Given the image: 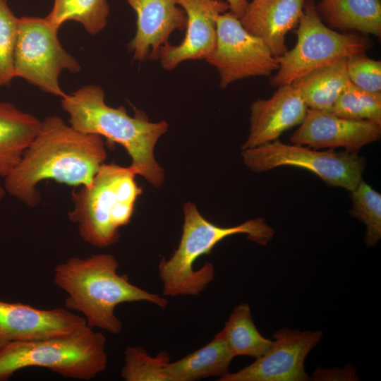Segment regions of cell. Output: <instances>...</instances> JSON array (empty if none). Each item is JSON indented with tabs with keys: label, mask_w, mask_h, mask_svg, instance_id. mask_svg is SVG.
<instances>
[{
	"label": "cell",
	"mask_w": 381,
	"mask_h": 381,
	"mask_svg": "<svg viewBox=\"0 0 381 381\" xmlns=\"http://www.w3.org/2000/svg\"><path fill=\"white\" fill-rule=\"evenodd\" d=\"M107 158L103 138L81 132L59 116L46 117L18 164L5 177L4 189L29 207L37 206L44 180L87 186Z\"/></svg>",
	"instance_id": "6da1fadb"
},
{
	"label": "cell",
	"mask_w": 381,
	"mask_h": 381,
	"mask_svg": "<svg viewBox=\"0 0 381 381\" xmlns=\"http://www.w3.org/2000/svg\"><path fill=\"white\" fill-rule=\"evenodd\" d=\"M119 262L109 253L85 258L73 257L54 268V282L67 294L64 307L80 313L87 327L119 334L122 322L114 313L122 303L147 301L161 308L167 301L131 284L126 274H119Z\"/></svg>",
	"instance_id": "7a4b0ae2"
},
{
	"label": "cell",
	"mask_w": 381,
	"mask_h": 381,
	"mask_svg": "<svg viewBox=\"0 0 381 381\" xmlns=\"http://www.w3.org/2000/svg\"><path fill=\"white\" fill-rule=\"evenodd\" d=\"M61 103L69 115L71 126L120 144L131 157L129 167L136 175L156 188L162 185L164 171L155 159L154 150L159 138L168 130L166 121L151 122L142 111L131 116L123 106L109 107L103 89L95 85L66 94Z\"/></svg>",
	"instance_id": "3957f363"
},
{
	"label": "cell",
	"mask_w": 381,
	"mask_h": 381,
	"mask_svg": "<svg viewBox=\"0 0 381 381\" xmlns=\"http://www.w3.org/2000/svg\"><path fill=\"white\" fill-rule=\"evenodd\" d=\"M184 222L179 244L169 259L162 258L159 265L163 295L168 296H196L214 279L213 264L206 262L194 270V262L210 253L219 241L227 236L244 234L248 239L265 246L274 235V229L261 217L251 219L231 227L217 226L205 219L192 202L183 206Z\"/></svg>",
	"instance_id": "277c9868"
},
{
	"label": "cell",
	"mask_w": 381,
	"mask_h": 381,
	"mask_svg": "<svg viewBox=\"0 0 381 381\" xmlns=\"http://www.w3.org/2000/svg\"><path fill=\"white\" fill-rule=\"evenodd\" d=\"M107 365L106 337L87 326L66 334L0 344V381L30 367L88 380Z\"/></svg>",
	"instance_id": "5b68a950"
},
{
	"label": "cell",
	"mask_w": 381,
	"mask_h": 381,
	"mask_svg": "<svg viewBox=\"0 0 381 381\" xmlns=\"http://www.w3.org/2000/svg\"><path fill=\"white\" fill-rule=\"evenodd\" d=\"M135 175L129 166L104 163L90 185L72 192L74 206L68 217L83 241L98 248L118 241L119 229L129 223L142 193Z\"/></svg>",
	"instance_id": "8992f818"
},
{
	"label": "cell",
	"mask_w": 381,
	"mask_h": 381,
	"mask_svg": "<svg viewBox=\"0 0 381 381\" xmlns=\"http://www.w3.org/2000/svg\"><path fill=\"white\" fill-rule=\"evenodd\" d=\"M298 25L295 47L277 57L279 68L270 78L272 87L291 84L314 69L365 52L373 44L369 38L340 33L327 26L314 0H306Z\"/></svg>",
	"instance_id": "52a82bcc"
},
{
	"label": "cell",
	"mask_w": 381,
	"mask_h": 381,
	"mask_svg": "<svg viewBox=\"0 0 381 381\" xmlns=\"http://www.w3.org/2000/svg\"><path fill=\"white\" fill-rule=\"evenodd\" d=\"M244 164L253 171L261 173L281 166L308 169L327 185L352 191L361 181L365 158L356 153L318 151L309 147L282 143L278 139L242 150Z\"/></svg>",
	"instance_id": "ba28073f"
},
{
	"label": "cell",
	"mask_w": 381,
	"mask_h": 381,
	"mask_svg": "<svg viewBox=\"0 0 381 381\" xmlns=\"http://www.w3.org/2000/svg\"><path fill=\"white\" fill-rule=\"evenodd\" d=\"M58 30L45 18L18 20L14 52V74L42 90L63 97L59 78L64 70L78 73L81 67L58 38Z\"/></svg>",
	"instance_id": "9c48e42d"
},
{
	"label": "cell",
	"mask_w": 381,
	"mask_h": 381,
	"mask_svg": "<svg viewBox=\"0 0 381 381\" xmlns=\"http://www.w3.org/2000/svg\"><path fill=\"white\" fill-rule=\"evenodd\" d=\"M205 60L217 69L222 88L241 79L269 76L279 68L277 57L231 11L219 16L216 44Z\"/></svg>",
	"instance_id": "30bf717a"
},
{
	"label": "cell",
	"mask_w": 381,
	"mask_h": 381,
	"mask_svg": "<svg viewBox=\"0 0 381 381\" xmlns=\"http://www.w3.org/2000/svg\"><path fill=\"white\" fill-rule=\"evenodd\" d=\"M320 331L281 328L269 350L255 361L235 373H226L219 381H306L304 369L308 353L319 343Z\"/></svg>",
	"instance_id": "8fae6325"
},
{
	"label": "cell",
	"mask_w": 381,
	"mask_h": 381,
	"mask_svg": "<svg viewBox=\"0 0 381 381\" xmlns=\"http://www.w3.org/2000/svg\"><path fill=\"white\" fill-rule=\"evenodd\" d=\"M380 137L381 125L373 121L349 119L331 111L308 109L290 140L315 150L343 147L358 154L363 147L378 141Z\"/></svg>",
	"instance_id": "7c38bea8"
},
{
	"label": "cell",
	"mask_w": 381,
	"mask_h": 381,
	"mask_svg": "<svg viewBox=\"0 0 381 381\" xmlns=\"http://www.w3.org/2000/svg\"><path fill=\"white\" fill-rule=\"evenodd\" d=\"M176 1L186 15V32L179 44L167 42L160 48L159 59L167 71L187 60L205 59L216 44L217 18L229 9L222 0Z\"/></svg>",
	"instance_id": "4fadbf2b"
},
{
	"label": "cell",
	"mask_w": 381,
	"mask_h": 381,
	"mask_svg": "<svg viewBox=\"0 0 381 381\" xmlns=\"http://www.w3.org/2000/svg\"><path fill=\"white\" fill-rule=\"evenodd\" d=\"M87 326L83 316L65 307L43 310L0 300V344L66 334Z\"/></svg>",
	"instance_id": "5bb4252c"
},
{
	"label": "cell",
	"mask_w": 381,
	"mask_h": 381,
	"mask_svg": "<svg viewBox=\"0 0 381 381\" xmlns=\"http://www.w3.org/2000/svg\"><path fill=\"white\" fill-rule=\"evenodd\" d=\"M137 16L136 32L128 44L138 61L159 59L162 46L175 30L186 28V15L176 0H126Z\"/></svg>",
	"instance_id": "9a60e30c"
},
{
	"label": "cell",
	"mask_w": 381,
	"mask_h": 381,
	"mask_svg": "<svg viewBox=\"0 0 381 381\" xmlns=\"http://www.w3.org/2000/svg\"><path fill=\"white\" fill-rule=\"evenodd\" d=\"M308 109L301 95L291 84L277 87L269 99L254 101L250 106L249 134L242 150L278 139L286 131L300 125Z\"/></svg>",
	"instance_id": "2e32d148"
},
{
	"label": "cell",
	"mask_w": 381,
	"mask_h": 381,
	"mask_svg": "<svg viewBox=\"0 0 381 381\" xmlns=\"http://www.w3.org/2000/svg\"><path fill=\"white\" fill-rule=\"evenodd\" d=\"M306 0H252L239 18L244 29L261 39L274 56L288 50L285 37L297 24Z\"/></svg>",
	"instance_id": "e0dca14e"
},
{
	"label": "cell",
	"mask_w": 381,
	"mask_h": 381,
	"mask_svg": "<svg viewBox=\"0 0 381 381\" xmlns=\"http://www.w3.org/2000/svg\"><path fill=\"white\" fill-rule=\"evenodd\" d=\"M40 124L34 115L0 102V176L6 177L18 164Z\"/></svg>",
	"instance_id": "ac0fdd59"
},
{
	"label": "cell",
	"mask_w": 381,
	"mask_h": 381,
	"mask_svg": "<svg viewBox=\"0 0 381 381\" xmlns=\"http://www.w3.org/2000/svg\"><path fill=\"white\" fill-rule=\"evenodd\" d=\"M343 58L314 69L291 83L308 109L331 111L342 91L351 83Z\"/></svg>",
	"instance_id": "d6986e66"
},
{
	"label": "cell",
	"mask_w": 381,
	"mask_h": 381,
	"mask_svg": "<svg viewBox=\"0 0 381 381\" xmlns=\"http://www.w3.org/2000/svg\"><path fill=\"white\" fill-rule=\"evenodd\" d=\"M316 8L331 28L381 36L380 0H320Z\"/></svg>",
	"instance_id": "ffe728a7"
},
{
	"label": "cell",
	"mask_w": 381,
	"mask_h": 381,
	"mask_svg": "<svg viewBox=\"0 0 381 381\" xmlns=\"http://www.w3.org/2000/svg\"><path fill=\"white\" fill-rule=\"evenodd\" d=\"M234 356L221 332L202 348L174 362L167 368L169 381H194L212 376H222Z\"/></svg>",
	"instance_id": "44dd1931"
},
{
	"label": "cell",
	"mask_w": 381,
	"mask_h": 381,
	"mask_svg": "<svg viewBox=\"0 0 381 381\" xmlns=\"http://www.w3.org/2000/svg\"><path fill=\"white\" fill-rule=\"evenodd\" d=\"M221 332L234 357L247 356L259 358L273 344L272 340L262 337L257 329L247 303L235 307Z\"/></svg>",
	"instance_id": "7402d4cb"
},
{
	"label": "cell",
	"mask_w": 381,
	"mask_h": 381,
	"mask_svg": "<svg viewBox=\"0 0 381 381\" xmlns=\"http://www.w3.org/2000/svg\"><path fill=\"white\" fill-rule=\"evenodd\" d=\"M109 6L107 0H54L46 20L56 29L66 22L80 23L90 35L100 32L107 24Z\"/></svg>",
	"instance_id": "603a6c76"
},
{
	"label": "cell",
	"mask_w": 381,
	"mask_h": 381,
	"mask_svg": "<svg viewBox=\"0 0 381 381\" xmlns=\"http://www.w3.org/2000/svg\"><path fill=\"white\" fill-rule=\"evenodd\" d=\"M350 198L351 214L366 227L365 245L374 246L381 238V194L361 179L351 191Z\"/></svg>",
	"instance_id": "cb8c5ba5"
},
{
	"label": "cell",
	"mask_w": 381,
	"mask_h": 381,
	"mask_svg": "<svg viewBox=\"0 0 381 381\" xmlns=\"http://www.w3.org/2000/svg\"><path fill=\"white\" fill-rule=\"evenodd\" d=\"M170 356L162 351L150 356L140 346H129L124 352L121 376L126 381H169L167 368Z\"/></svg>",
	"instance_id": "d4e9b609"
},
{
	"label": "cell",
	"mask_w": 381,
	"mask_h": 381,
	"mask_svg": "<svg viewBox=\"0 0 381 381\" xmlns=\"http://www.w3.org/2000/svg\"><path fill=\"white\" fill-rule=\"evenodd\" d=\"M331 112L343 118L381 125V92L366 91L351 83L340 94Z\"/></svg>",
	"instance_id": "484cf974"
},
{
	"label": "cell",
	"mask_w": 381,
	"mask_h": 381,
	"mask_svg": "<svg viewBox=\"0 0 381 381\" xmlns=\"http://www.w3.org/2000/svg\"><path fill=\"white\" fill-rule=\"evenodd\" d=\"M18 20L6 0H0V87L8 85L15 78L14 52Z\"/></svg>",
	"instance_id": "4316f807"
},
{
	"label": "cell",
	"mask_w": 381,
	"mask_h": 381,
	"mask_svg": "<svg viewBox=\"0 0 381 381\" xmlns=\"http://www.w3.org/2000/svg\"><path fill=\"white\" fill-rule=\"evenodd\" d=\"M346 71L353 85L366 91L381 92L380 61L369 58L365 52L354 54L346 59Z\"/></svg>",
	"instance_id": "83f0119b"
},
{
	"label": "cell",
	"mask_w": 381,
	"mask_h": 381,
	"mask_svg": "<svg viewBox=\"0 0 381 381\" xmlns=\"http://www.w3.org/2000/svg\"><path fill=\"white\" fill-rule=\"evenodd\" d=\"M314 380H356L357 376L353 367L324 369L318 368L313 375Z\"/></svg>",
	"instance_id": "f1b7e54d"
},
{
	"label": "cell",
	"mask_w": 381,
	"mask_h": 381,
	"mask_svg": "<svg viewBox=\"0 0 381 381\" xmlns=\"http://www.w3.org/2000/svg\"><path fill=\"white\" fill-rule=\"evenodd\" d=\"M229 9L238 18H241L245 13L248 5L247 0H226Z\"/></svg>",
	"instance_id": "f546056e"
},
{
	"label": "cell",
	"mask_w": 381,
	"mask_h": 381,
	"mask_svg": "<svg viewBox=\"0 0 381 381\" xmlns=\"http://www.w3.org/2000/svg\"><path fill=\"white\" fill-rule=\"evenodd\" d=\"M6 190L4 188L0 186V200L4 197Z\"/></svg>",
	"instance_id": "4dcf8cb0"
}]
</instances>
